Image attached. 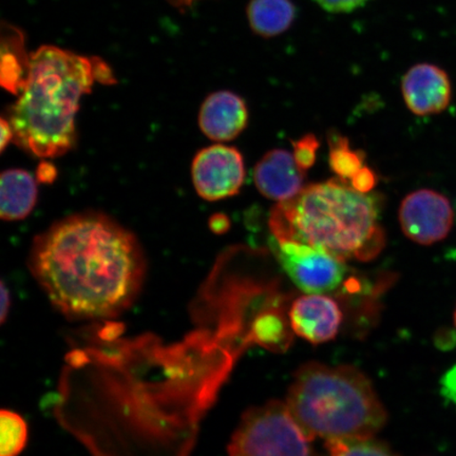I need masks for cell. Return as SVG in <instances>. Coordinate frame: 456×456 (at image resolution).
<instances>
[{"label":"cell","instance_id":"1","mask_svg":"<svg viewBox=\"0 0 456 456\" xmlns=\"http://www.w3.org/2000/svg\"><path fill=\"white\" fill-rule=\"evenodd\" d=\"M28 265L51 304L78 319L127 310L146 273L138 238L98 212L68 216L34 237Z\"/></svg>","mask_w":456,"mask_h":456},{"label":"cell","instance_id":"2","mask_svg":"<svg viewBox=\"0 0 456 456\" xmlns=\"http://www.w3.org/2000/svg\"><path fill=\"white\" fill-rule=\"evenodd\" d=\"M95 82L93 57L49 45L31 53L25 84L5 118L14 144L41 159L59 158L73 150L79 105Z\"/></svg>","mask_w":456,"mask_h":456},{"label":"cell","instance_id":"3","mask_svg":"<svg viewBox=\"0 0 456 456\" xmlns=\"http://www.w3.org/2000/svg\"><path fill=\"white\" fill-rule=\"evenodd\" d=\"M273 238L288 239L346 261H369L385 247L375 200L344 179L305 187L297 196L273 208Z\"/></svg>","mask_w":456,"mask_h":456},{"label":"cell","instance_id":"4","mask_svg":"<svg viewBox=\"0 0 456 456\" xmlns=\"http://www.w3.org/2000/svg\"><path fill=\"white\" fill-rule=\"evenodd\" d=\"M287 406L312 440H364L387 423L372 384L350 366L304 364L289 387Z\"/></svg>","mask_w":456,"mask_h":456},{"label":"cell","instance_id":"5","mask_svg":"<svg viewBox=\"0 0 456 456\" xmlns=\"http://www.w3.org/2000/svg\"><path fill=\"white\" fill-rule=\"evenodd\" d=\"M313 441L287 403L273 401L242 416L228 444V456H319Z\"/></svg>","mask_w":456,"mask_h":456},{"label":"cell","instance_id":"6","mask_svg":"<svg viewBox=\"0 0 456 456\" xmlns=\"http://www.w3.org/2000/svg\"><path fill=\"white\" fill-rule=\"evenodd\" d=\"M273 253L296 287L307 294L332 292L344 282V260L326 250L288 239L273 238Z\"/></svg>","mask_w":456,"mask_h":456},{"label":"cell","instance_id":"7","mask_svg":"<svg viewBox=\"0 0 456 456\" xmlns=\"http://www.w3.org/2000/svg\"><path fill=\"white\" fill-rule=\"evenodd\" d=\"M191 178L198 195L207 201L235 196L244 184L243 157L235 147L204 148L193 159Z\"/></svg>","mask_w":456,"mask_h":456},{"label":"cell","instance_id":"8","mask_svg":"<svg viewBox=\"0 0 456 456\" xmlns=\"http://www.w3.org/2000/svg\"><path fill=\"white\" fill-rule=\"evenodd\" d=\"M404 236L420 245H432L446 239L454 224V210L449 199L432 190H419L403 200L398 213Z\"/></svg>","mask_w":456,"mask_h":456},{"label":"cell","instance_id":"9","mask_svg":"<svg viewBox=\"0 0 456 456\" xmlns=\"http://www.w3.org/2000/svg\"><path fill=\"white\" fill-rule=\"evenodd\" d=\"M402 94L409 110L416 116H431L447 110L452 98V81L441 67L421 62L403 77Z\"/></svg>","mask_w":456,"mask_h":456},{"label":"cell","instance_id":"10","mask_svg":"<svg viewBox=\"0 0 456 456\" xmlns=\"http://www.w3.org/2000/svg\"><path fill=\"white\" fill-rule=\"evenodd\" d=\"M342 322L338 302L328 296L310 294L293 302L289 310L290 329L299 338L319 345L332 340Z\"/></svg>","mask_w":456,"mask_h":456},{"label":"cell","instance_id":"11","mask_svg":"<svg viewBox=\"0 0 456 456\" xmlns=\"http://www.w3.org/2000/svg\"><path fill=\"white\" fill-rule=\"evenodd\" d=\"M305 171L295 161L293 153L273 150L256 163L254 181L261 195L279 203L288 201L304 190Z\"/></svg>","mask_w":456,"mask_h":456},{"label":"cell","instance_id":"12","mask_svg":"<svg viewBox=\"0 0 456 456\" xmlns=\"http://www.w3.org/2000/svg\"><path fill=\"white\" fill-rule=\"evenodd\" d=\"M248 110L241 96L231 91L209 94L199 112V126L208 139L228 142L248 126Z\"/></svg>","mask_w":456,"mask_h":456},{"label":"cell","instance_id":"13","mask_svg":"<svg viewBox=\"0 0 456 456\" xmlns=\"http://www.w3.org/2000/svg\"><path fill=\"white\" fill-rule=\"evenodd\" d=\"M36 178L20 168L4 170L0 183V216L4 221H20L33 212L37 202Z\"/></svg>","mask_w":456,"mask_h":456},{"label":"cell","instance_id":"14","mask_svg":"<svg viewBox=\"0 0 456 456\" xmlns=\"http://www.w3.org/2000/svg\"><path fill=\"white\" fill-rule=\"evenodd\" d=\"M0 53V82L8 93L19 95L30 66V54L27 53L25 33L20 28L4 22Z\"/></svg>","mask_w":456,"mask_h":456},{"label":"cell","instance_id":"15","mask_svg":"<svg viewBox=\"0 0 456 456\" xmlns=\"http://www.w3.org/2000/svg\"><path fill=\"white\" fill-rule=\"evenodd\" d=\"M293 0H249L247 19L256 37L270 39L288 32L297 19Z\"/></svg>","mask_w":456,"mask_h":456},{"label":"cell","instance_id":"16","mask_svg":"<svg viewBox=\"0 0 456 456\" xmlns=\"http://www.w3.org/2000/svg\"><path fill=\"white\" fill-rule=\"evenodd\" d=\"M0 456H19L27 446L28 426L24 419L11 410L0 413Z\"/></svg>","mask_w":456,"mask_h":456},{"label":"cell","instance_id":"17","mask_svg":"<svg viewBox=\"0 0 456 456\" xmlns=\"http://www.w3.org/2000/svg\"><path fill=\"white\" fill-rule=\"evenodd\" d=\"M330 142V167L344 180H352L363 165V153L352 151L349 141L335 135Z\"/></svg>","mask_w":456,"mask_h":456},{"label":"cell","instance_id":"18","mask_svg":"<svg viewBox=\"0 0 456 456\" xmlns=\"http://www.w3.org/2000/svg\"><path fill=\"white\" fill-rule=\"evenodd\" d=\"M327 456H396L386 444L374 440L327 441Z\"/></svg>","mask_w":456,"mask_h":456},{"label":"cell","instance_id":"19","mask_svg":"<svg viewBox=\"0 0 456 456\" xmlns=\"http://www.w3.org/2000/svg\"><path fill=\"white\" fill-rule=\"evenodd\" d=\"M294 158L298 167L305 171L313 167L316 161V153L319 142L314 134L305 135L298 141L294 142Z\"/></svg>","mask_w":456,"mask_h":456},{"label":"cell","instance_id":"20","mask_svg":"<svg viewBox=\"0 0 456 456\" xmlns=\"http://www.w3.org/2000/svg\"><path fill=\"white\" fill-rule=\"evenodd\" d=\"M330 14H349L366 5L370 0H314Z\"/></svg>","mask_w":456,"mask_h":456},{"label":"cell","instance_id":"21","mask_svg":"<svg viewBox=\"0 0 456 456\" xmlns=\"http://www.w3.org/2000/svg\"><path fill=\"white\" fill-rule=\"evenodd\" d=\"M378 183V176L374 174L372 169L363 167L354 175V178L351 180V185L355 188L356 191L369 193Z\"/></svg>","mask_w":456,"mask_h":456},{"label":"cell","instance_id":"22","mask_svg":"<svg viewBox=\"0 0 456 456\" xmlns=\"http://www.w3.org/2000/svg\"><path fill=\"white\" fill-rule=\"evenodd\" d=\"M96 81L104 85H112L117 83L116 77L110 65L105 61L93 57Z\"/></svg>","mask_w":456,"mask_h":456},{"label":"cell","instance_id":"23","mask_svg":"<svg viewBox=\"0 0 456 456\" xmlns=\"http://www.w3.org/2000/svg\"><path fill=\"white\" fill-rule=\"evenodd\" d=\"M443 395L456 404V366L449 370L442 380Z\"/></svg>","mask_w":456,"mask_h":456},{"label":"cell","instance_id":"24","mask_svg":"<svg viewBox=\"0 0 456 456\" xmlns=\"http://www.w3.org/2000/svg\"><path fill=\"white\" fill-rule=\"evenodd\" d=\"M230 226V219H228V216L224 214H216L209 219V228L212 232L216 233V235L226 232Z\"/></svg>","mask_w":456,"mask_h":456},{"label":"cell","instance_id":"25","mask_svg":"<svg viewBox=\"0 0 456 456\" xmlns=\"http://www.w3.org/2000/svg\"><path fill=\"white\" fill-rule=\"evenodd\" d=\"M57 175L56 168L50 162H42L37 168V179L43 183H53Z\"/></svg>","mask_w":456,"mask_h":456},{"label":"cell","instance_id":"26","mask_svg":"<svg viewBox=\"0 0 456 456\" xmlns=\"http://www.w3.org/2000/svg\"><path fill=\"white\" fill-rule=\"evenodd\" d=\"M0 134H2V136H0V151L4 152L9 142L11 141L13 142L14 136L12 127H11V125L5 117L2 118V123H0Z\"/></svg>","mask_w":456,"mask_h":456},{"label":"cell","instance_id":"27","mask_svg":"<svg viewBox=\"0 0 456 456\" xmlns=\"http://www.w3.org/2000/svg\"><path fill=\"white\" fill-rule=\"evenodd\" d=\"M2 297H0V319H2V323H4L7 321V317L9 316L10 309H11V294L10 289L5 287L4 282L2 283Z\"/></svg>","mask_w":456,"mask_h":456},{"label":"cell","instance_id":"28","mask_svg":"<svg viewBox=\"0 0 456 456\" xmlns=\"http://www.w3.org/2000/svg\"><path fill=\"white\" fill-rule=\"evenodd\" d=\"M167 2L176 9H186L191 7L197 0H167Z\"/></svg>","mask_w":456,"mask_h":456},{"label":"cell","instance_id":"29","mask_svg":"<svg viewBox=\"0 0 456 456\" xmlns=\"http://www.w3.org/2000/svg\"><path fill=\"white\" fill-rule=\"evenodd\" d=\"M453 321H454V324H455V328H456V307H455V311H454Z\"/></svg>","mask_w":456,"mask_h":456}]
</instances>
